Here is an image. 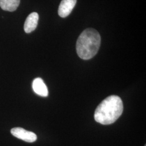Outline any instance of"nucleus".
Returning <instances> with one entry per match:
<instances>
[{
	"instance_id": "obj_5",
	"label": "nucleus",
	"mask_w": 146,
	"mask_h": 146,
	"mask_svg": "<svg viewBox=\"0 0 146 146\" xmlns=\"http://www.w3.org/2000/svg\"><path fill=\"white\" fill-rule=\"evenodd\" d=\"M38 19L39 16L36 12H33L28 15L24 25V30L26 33H30L35 30L37 26Z\"/></svg>"
},
{
	"instance_id": "obj_2",
	"label": "nucleus",
	"mask_w": 146,
	"mask_h": 146,
	"mask_svg": "<svg viewBox=\"0 0 146 146\" xmlns=\"http://www.w3.org/2000/svg\"><path fill=\"white\" fill-rule=\"evenodd\" d=\"M101 41L100 35L96 30L93 28L85 29L76 42V48L78 56L85 60L93 58L99 50Z\"/></svg>"
},
{
	"instance_id": "obj_4",
	"label": "nucleus",
	"mask_w": 146,
	"mask_h": 146,
	"mask_svg": "<svg viewBox=\"0 0 146 146\" xmlns=\"http://www.w3.org/2000/svg\"><path fill=\"white\" fill-rule=\"evenodd\" d=\"M77 0H62L58 7V14L61 17H67L76 5Z\"/></svg>"
},
{
	"instance_id": "obj_7",
	"label": "nucleus",
	"mask_w": 146,
	"mask_h": 146,
	"mask_svg": "<svg viewBox=\"0 0 146 146\" xmlns=\"http://www.w3.org/2000/svg\"><path fill=\"white\" fill-rule=\"evenodd\" d=\"M20 3V0H0V7L4 11H16Z\"/></svg>"
},
{
	"instance_id": "obj_3",
	"label": "nucleus",
	"mask_w": 146,
	"mask_h": 146,
	"mask_svg": "<svg viewBox=\"0 0 146 146\" xmlns=\"http://www.w3.org/2000/svg\"><path fill=\"white\" fill-rule=\"evenodd\" d=\"M11 133L16 137L27 142L32 143L36 141L37 136L34 133L26 131L22 128H14L11 129Z\"/></svg>"
},
{
	"instance_id": "obj_8",
	"label": "nucleus",
	"mask_w": 146,
	"mask_h": 146,
	"mask_svg": "<svg viewBox=\"0 0 146 146\" xmlns=\"http://www.w3.org/2000/svg\"><path fill=\"white\" fill-rule=\"evenodd\" d=\"M145 146H146V145H145Z\"/></svg>"
},
{
	"instance_id": "obj_6",
	"label": "nucleus",
	"mask_w": 146,
	"mask_h": 146,
	"mask_svg": "<svg viewBox=\"0 0 146 146\" xmlns=\"http://www.w3.org/2000/svg\"><path fill=\"white\" fill-rule=\"evenodd\" d=\"M32 87L34 92L37 95L42 97H47L48 95L47 87L42 78H38L34 79Z\"/></svg>"
},
{
	"instance_id": "obj_1",
	"label": "nucleus",
	"mask_w": 146,
	"mask_h": 146,
	"mask_svg": "<svg viewBox=\"0 0 146 146\" xmlns=\"http://www.w3.org/2000/svg\"><path fill=\"white\" fill-rule=\"evenodd\" d=\"M123 110L121 99L116 95H111L101 102L95 111V120L102 125H108L114 123Z\"/></svg>"
}]
</instances>
